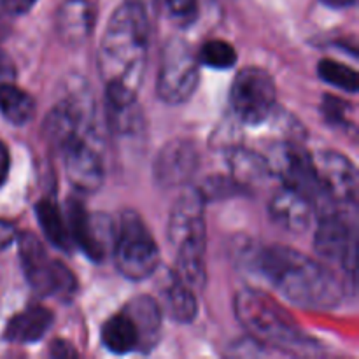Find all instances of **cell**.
Listing matches in <instances>:
<instances>
[{
    "label": "cell",
    "mask_w": 359,
    "mask_h": 359,
    "mask_svg": "<svg viewBox=\"0 0 359 359\" xmlns=\"http://www.w3.org/2000/svg\"><path fill=\"white\" fill-rule=\"evenodd\" d=\"M70 184L83 193H97L105 181V167L97 140L76 139L58 149Z\"/></svg>",
    "instance_id": "12"
},
{
    "label": "cell",
    "mask_w": 359,
    "mask_h": 359,
    "mask_svg": "<svg viewBox=\"0 0 359 359\" xmlns=\"http://www.w3.org/2000/svg\"><path fill=\"white\" fill-rule=\"evenodd\" d=\"M168 241L175 251L174 272L195 291L205 284V200L198 189H186L175 200L168 219Z\"/></svg>",
    "instance_id": "3"
},
{
    "label": "cell",
    "mask_w": 359,
    "mask_h": 359,
    "mask_svg": "<svg viewBox=\"0 0 359 359\" xmlns=\"http://www.w3.org/2000/svg\"><path fill=\"white\" fill-rule=\"evenodd\" d=\"M7 16H9V14L4 13V11L0 9V42H2L4 39H6L7 35H9V32H11L9 20H7Z\"/></svg>",
    "instance_id": "34"
},
{
    "label": "cell",
    "mask_w": 359,
    "mask_h": 359,
    "mask_svg": "<svg viewBox=\"0 0 359 359\" xmlns=\"http://www.w3.org/2000/svg\"><path fill=\"white\" fill-rule=\"evenodd\" d=\"M249 266L283 298L309 311H330L344 298L339 277L321 262L286 245H266L248 256Z\"/></svg>",
    "instance_id": "1"
},
{
    "label": "cell",
    "mask_w": 359,
    "mask_h": 359,
    "mask_svg": "<svg viewBox=\"0 0 359 359\" xmlns=\"http://www.w3.org/2000/svg\"><path fill=\"white\" fill-rule=\"evenodd\" d=\"M235 118L249 126H258L272 118L277 104L273 77L259 67H245L235 76L230 90Z\"/></svg>",
    "instance_id": "8"
},
{
    "label": "cell",
    "mask_w": 359,
    "mask_h": 359,
    "mask_svg": "<svg viewBox=\"0 0 359 359\" xmlns=\"http://www.w3.org/2000/svg\"><path fill=\"white\" fill-rule=\"evenodd\" d=\"M123 311L130 316L137 330V335H139V351L137 353H151L160 342L161 337L163 311L160 307V302L154 300L153 297H147V294H140V297L132 298Z\"/></svg>",
    "instance_id": "16"
},
{
    "label": "cell",
    "mask_w": 359,
    "mask_h": 359,
    "mask_svg": "<svg viewBox=\"0 0 359 359\" xmlns=\"http://www.w3.org/2000/svg\"><path fill=\"white\" fill-rule=\"evenodd\" d=\"M35 214H37L39 226H41L46 241L60 251H70L72 238H70L65 210L60 209L58 202L51 196L41 198L35 203Z\"/></svg>",
    "instance_id": "21"
},
{
    "label": "cell",
    "mask_w": 359,
    "mask_h": 359,
    "mask_svg": "<svg viewBox=\"0 0 359 359\" xmlns=\"http://www.w3.org/2000/svg\"><path fill=\"white\" fill-rule=\"evenodd\" d=\"M102 344L109 353L118 356L139 351V335L125 311L114 314L102 326Z\"/></svg>",
    "instance_id": "22"
},
{
    "label": "cell",
    "mask_w": 359,
    "mask_h": 359,
    "mask_svg": "<svg viewBox=\"0 0 359 359\" xmlns=\"http://www.w3.org/2000/svg\"><path fill=\"white\" fill-rule=\"evenodd\" d=\"M0 112L11 125L23 126L34 119L35 100L30 93L14 83L0 86Z\"/></svg>",
    "instance_id": "23"
},
{
    "label": "cell",
    "mask_w": 359,
    "mask_h": 359,
    "mask_svg": "<svg viewBox=\"0 0 359 359\" xmlns=\"http://www.w3.org/2000/svg\"><path fill=\"white\" fill-rule=\"evenodd\" d=\"M125 2L135 4V6L142 7V9L147 11V14H149L151 11H154V7H156L158 0H125Z\"/></svg>",
    "instance_id": "36"
},
{
    "label": "cell",
    "mask_w": 359,
    "mask_h": 359,
    "mask_svg": "<svg viewBox=\"0 0 359 359\" xmlns=\"http://www.w3.org/2000/svg\"><path fill=\"white\" fill-rule=\"evenodd\" d=\"M272 174L279 175L283 186L304 193L309 198L316 200L323 195L316 174L314 156L309 154L302 146L294 142L277 144L266 156Z\"/></svg>",
    "instance_id": "11"
},
{
    "label": "cell",
    "mask_w": 359,
    "mask_h": 359,
    "mask_svg": "<svg viewBox=\"0 0 359 359\" xmlns=\"http://www.w3.org/2000/svg\"><path fill=\"white\" fill-rule=\"evenodd\" d=\"M228 165H230V177L237 182L242 191H249L255 186L265 182L269 175H272L265 156L255 151L242 149V147L230 149Z\"/></svg>",
    "instance_id": "20"
},
{
    "label": "cell",
    "mask_w": 359,
    "mask_h": 359,
    "mask_svg": "<svg viewBox=\"0 0 359 359\" xmlns=\"http://www.w3.org/2000/svg\"><path fill=\"white\" fill-rule=\"evenodd\" d=\"M35 4L37 0H0V9L9 16H21V14H27Z\"/></svg>",
    "instance_id": "29"
},
{
    "label": "cell",
    "mask_w": 359,
    "mask_h": 359,
    "mask_svg": "<svg viewBox=\"0 0 359 359\" xmlns=\"http://www.w3.org/2000/svg\"><path fill=\"white\" fill-rule=\"evenodd\" d=\"M14 79H16L14 62L4 49H0V86L7 83H14Z\"/></svg>",
    "instance_id": "30"
},
{
    "label": "cell",
    "mask_w": 359,
    "mask_h": 359,
    "mask_svg": "<svg viewBox=\"0 0 359 359\" xmlns=\"http://www.w3.org/2000/svg\"><path fill=\"white\" fill-rule=\"evenodd\" d=\"M323 2L330 7H335V9H347V7H353L356 0H323Z\"/></svg>",
    "instance_id": "35"
},
{
    "label": "cell",
    "mask_w": 359,
    "mask_h": 359,
    "mask_svg": "<svg viewBox=\"0 0 359 359\" xmlns=\"http://www.w3.org/2000/svg\"><path fill=\"white\" fill-rule=\"evenodd\" d=\"M198 191L202 193L203 200H217L224 198V196H231L235 193H242V189L238 188L237 182L231 177H223V175H212L207 182H203L202 188H198Z\"/></svg>",
    "instance_id": "27"
},
{
    "label": "cell",
    "mask_w": 359,
    "mask_h": 359,
    "mask_svg": "<svg viewBox=\"0 0 359 359\" xmlns=\"http://www.w3.org/2000/svg\"><path fill=\"white\" fill-rule=\"evenodd\" d=\"M72 245L83 251L88 259L100 263L112 252L116 238V223L102 212H90L77 200H70L65 209Z\"/></svg>",
    "instance_id": "9"
},
{
    "label": "cell",
    "mask_w": 359,
    "mask_h": 359,
    "mask_svg": "<svg viewBox=\"0 0 359 359\" xmlns=\"http://www.w3.org/2000/svg\"><path fill=\"white\" fill-rule=\"evenodd\" d=\"M149 49V14L123 2L109 20L98 51V69L105 86L139 93Z\"/></svg>",
    "instance_id": "2"
},
{
    "label": "cell",
    "mask_w": 359,
    "mask_h": 359,
    "mask_svg": "<svg viewBox=\"0 0 359 359\" xmlns=\"http://www.w3.org/2000/svg\"><path fill=\"white\" fill-rule=\"evenodd\" d=\"M53 325V314L42 305H30L18 312L6 326L4 339L13 344L39 342Z\"/></svg>",
    "instance_id": "18"
},
{
    "label": "cell",
    "mask_w": 359,
    "mask_h": 359,
    "mask_svg": "<svg viewBox=\"0 0 359 359\" xmlns=\"http://www.w3.org/2000/svg\"><path fill=\"white\" fill-rule=\"evenodd\" d=\"M111 255L119 273L130 280L147 279L160 266L156 241L135 210H123L119 216Z\"/></svg>",
    "instance_id": "5"
},
{
    "label": "cell",
    "mask_w": 359,
    "mask_h": 359,
    "mask_svg": "<svg viewBox=\"0 0 359 359\" xmlns=\"http://www.w3.org/2000/svg\"><path fill=\"white\" fill-rule=\"evenodd\" d=\"M51 356L60 358V359H67V358H76L77 356V351L74 349L70 344L63 342V340H56L53 342L51 346Z\"/></svg>",
    "instance_id": "33"
},
{
    "label": "cell",
    "mask_w": 359,
    "mask_h": 359,
    "mask_svg": "<svg viewBox=\"0 0 359 359\" xmlns=\"http://www.w3.org/2000/svg\"><path fill=\"white\" fill-rule=\"evenodd\" d=\"M233 309L238 323L258 342L286 353H304L316 347L314 340L305 335L297 321L263 291L251 287L238 291Z\"/></svg>",
    "instance_id": "4"
},
{
    "label": "cell",
    "mask_w": 359,
    "mask_h": 359,
    "mask_svg": "<svg viewBox=\"0 0 359 359\" xmlns=\"http://www.w3.org/2000/svg\"><path fill=\"white\" fill-rule=\"evenodd\" d=\"M200 156L188 139H174L165 144L154 161V179L165 189L181 188L198 170Z\"/></svg>",
    "instance_id": "14"
},
{
    "label": "cell",
    "mask_w": 359,
    "mask_h": 359,
    "mask_svg": "<svg viewBox=\"0 0 359 359\" xmlns=\"http://www.w3.org/2000/svg\"><path fill=\"white\" fill-rule=\"evenodd\" d=\"M238 56L233 46L221 39L205 42L198 53L200 65H205L209 69L216 70H228L237 63Z\"/></svg>",
    "instance_id": "25"
},
{
    "label": "cell",
    "mask_w": 359,
    "mask_h": 359,
    "mask_svg": "<svg viewBox=\"0 0 359 359\" xmlns=\"http://www.w3.org/2000/svg\"><path fill=\"white\" fill-rule=\"evenodd\" d=\"M270 216L291 233H304L314 221V200L293 188L283 186L270 200Z\"/></svg>",
    "instance_id": "15"
},
{
    "label": "cell",
    "mask_w": 359,
    "mask_h": 359,
    "mask_svg": "<svg viewBox=\"0 0 359 359\" xmlns=\"http://www.w3.org/2000/svg\"><path fill=\"white\" fill-rule=\"evenodd\" d=\"M18 238V230L11 221L0 219V252L6 251Z\"/></svg>",
    "instance_id": "31"
},
{
    "label": "cell",
    "mask_w": 359,
    "mask_h": 359,
    "mask_svg": "<svg viewBox=\"0 0 359 359\" xmlns=\"http://www.w3.org/2000/svg\"><path fill=\"white\" fill-rule=\"evenodd\" d=\"M11 170V153L9 147L0 140V188L7 182V177H9Z\"/></svg>",
    "instance_id": "32"
},
{
    "label": "cell",
    "mask_w": 359,
    "mask_h": 359,
    "mask_svg": "<svg viewBox=\"0 0 359 359\" xmlns=\"http://www.w3.org/2000/svg\"><path fill=\"white\" fill-rule=\"evenodd\" d=\"M95 7L90 0H65L56 11V32L65 44L79 46L91 35Z\"/></svg>",
    "instance_id": "17"
},
{
    "label": "cell",
    "mask_w": 359,
    "mask_h": 359,
    "mask_svg": "<svg viewBox=\"0 0 359 359\" xmlns=\"http://www.w3.org/2000/svg\"><path fill=\"white\" fill-rule=\"evenodd\" d=\"M314 165L323 195L340 205L356 207L358 170L353 161L337 151H323L314 156Z\"/></svg>",
    "instance_id": "13"
},
{
    "label": "cell",
    "mask_w": 359,
    "mask_h": 359,
    "mask_svg": "<svg viewBox=\"0 0 359 359\" xmlns=\"http://www.w3.org/2000/svg\"><path fill=\"white\" fill-rule=\"evenodd\" d=\"M170 16L181 25H191L200 13V0H165Z\"/></svg>",
    "instance_id": "28"
},
{
    "label": "cell",
    "mask_w": 359,
    "mask_h": 359,
    "mask_svg": "<svg viewBox=\"0 0 359 359\" xmlns=\"http://www.w3.org/2000/svg\"><path fill=\"white\" fill-rule=\"evenodd\" d=\"M161 311L167 312L174 321L188 323L195 321L198 314V300H196V291L189 286L186 280L175 272L168 273L167 283L161 290Z\"/></svg>",
    "instance_id": "19"
},
{
    "label": "cell",
    "mask_w": 359,
    "mask_h": 359,
    "mask_svg": "<svg viewBox=\"0 0 359 359\" xmlns=\"http://www.w3.org/2000/svg\"><path fill=\"white\" fill-rule=\"evenodd\" d=\"M316 252L326 263H333L346 270L354 279L356 270V228L340 210H326L319 217L314 235Z\"/></svg>",
    "instance_id": "10"
},
{
    "label": "cell",
    "mask_w": 359,
    "mask_h": 359,
    "mask_svg": "<svg viewBox=\"0 0 359 359\" xmlns=\"http://www.w3.org/2000/svg\"><path fill=\"white\" fill-rule=\"evenodd\" d=\"M200 83L198 55L184 39L172 37L161 48L156 90L163 102L179 105L193 97Z\"/></svg>",
    "instance_id": "7"
},
{
    "label": "cell",
    "mask_w": 359,
    "mask_h": 359,
    "mask_svg": "<svg viewBox=\"0 0 359 359\" xmlns=\"http://www.w3.org/2000/svg\"><path fill=\"white\" fill-rule=\"evenodd\" d=\"M318 74L326 84H330V86L337 88L340 91L356 93L359 90L358 72L354 69H351L349 65H344L342 62H337V60L332 58L321 60L318 65Z\"/></svg>",
    "instance_id": "24"
},
{
    "label": "cell",
    "mask_w": 359,
    "mask_h": 359,
    "mask_svg": "<svg viewBox=\"0 0 359 359\" xmlns=\"http://www.w3.org/2000/svg\"><path fill=\"white\" fill-rule=\"evenodd\" d=\"M20 259L28 284L37 294L60 300H70L76 294L77 280L72 270L51 258L42 242L30 231L20 237Z\"/></svg>",
    "instance_id": "6"
},
{
    "label": "cell",
    "mask_w": 359,
    "mask_h": 359,
    "mask_svg": "<svg viewBox=\"0 0 359 359\" xmlns=\"http://www.w3.org/2000/svg\"><path fill=\"white\" fill-rule=\"evenodd\" d=\"M323 114H325L326 121L333 126H340L344 130H349L354 126V118H353V105L349 102H346L344 98L333 97L328 95L323 100Z\"/></svg>",
    "instance_id": "26"
}]
</instances>
